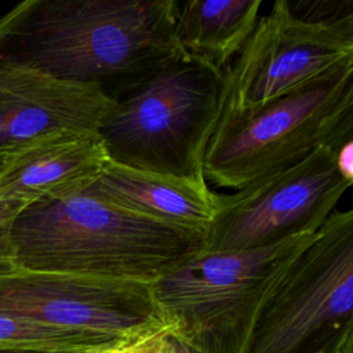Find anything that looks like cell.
I'll list each match as a JSON object with an SVG mask.
<instances>
[{
  "label": "cell",
  "mask_w": 353,
  "mask_h": 353,
  "mask_svg": "<svg viewBox=\"0 0 353 353\" xmlns=\"http://www.w3.org/2000/svg\"><path fill=\"white\" fill-rule=\"evenodd\" d=\"M176 0H25L0 18V61L116 101L182 48Z\"/></svg>",
  "instance_id": "obj_1"
},
{
  "label": "cell",
  "mask_w": 353,
  "mask_h": 353,
  "mask_svg": "<svg viewBox=\"0 0 353 353\" xmlns=\"http://www.w3.org/2000/svg\"><path fill=\"white\" fill-rule=\"evenodd\" d=\"M17 269L152 283L201 251L205 234L138 215L83 189L39 199L10 221Z\"/></svg>",
  "instance_id": "obj_2"
},
{
  "label": "cell",
  "mask_w": 353,
  "mask_h": 353,
  "mask_svg": "<svg viewBox=\"0 0 353 353\" xmlns=\"http://www.w3.org/2000/svg\"><path fill=\"white\" fill-rule=\"evenodd\" d=\"M223 97L225 73L181 50L119 97L95 132L116 164L205 181Z\"/></svg>",
  "instance_id": "obj_3"
},
{
  "label": "cell",
  "mask_w": 353,
  "mask_h": 353,
  "mask_svg": "<svg viewBox=\"0 0 353 353\" xmlns=\"http://www.w3.org/2000/svg\"><path fill=\"white\" fill-rule=\"evenodd\" d=\"M245 353H353L352 210H335L269 285Z\"/></svg>",
  "instance_id": "obj_4"
},
{
  "label": "cell",
  "mask_w": 353,
  "mask_h": 353,
  "mask_svg": "<svg viewBox=\"0 0 353 353\" xmlns=\"http://www.w3.org/2000/svg\"><path fill=\"white\" fill-rule=\"evenodd\" d=\"M353 69L350 0H279L259 15L225 72L219 119L244 117L328 76Z\"/></svg>",
  "instance_id": "obj_5"
},
{
  "label": "cell",
  "mask_w": 353,
  "mask_h": 353,
  "mask_svg": "<svg viewBox=\"0 0 353 353\" xmlns=\"http://www.w3.org/2000/svg\"><path fill=\"white\" fill-rule=\"evenodd\" d=\"M314 234L181 261L150 283L165 327L199 353H245L266 290Z\"/></svg>",
  "instance_id": "obj_6"
},
{
  "label": "cell",
  "mask_w": 353,
  "mask_h": 353,
  "mask_svg": "<svg viewBox=\"0 0 353 353\" xmlns=\"http://www.w3.org/2000/svg\"><path fill=\"white\" fill-rule=\"evenodd\" d=\"M353 135V69L328 76L259 112L219 119L204 156V176L241 190L294 167L314 150H342Z\"/></svg>",
  "instance_id": "obj_7"
},
{
  "label": "cell",
  "mask_w": 353,
  "mask_h": 353,
  "mask_svg": "<svg viewBox=\"0 0 353 353\" xmlns=\"http://www.w3.org/2000/svg\"><path fill=\"white\" fill-rule=\"evenodd\" d=\"M352 182V145L319 148L294 167L219 194L203 250L244 251L313 234Z\"/></svg>",
  "instance_id": "obj_8"
},
{
  "label": "cell",
  "mask_w": 353,
  "mask_h": 353,
  "mask_svg": "<svg viewBox=\"0 0 353 353\" xmlns=\"http://www.w3.org/2000/svg\"><path fill=\"white\" fill-rule=\"evenodd\" d=\"M0 313L132 347L167 328L146 281L15 269L0 277Z\"/></svg>",
  "instance_id": "obj_9"
},
{
  "label": "cell",
  "mask_w": 353,
  "mask_h": 353,
  "mask_svg": "<svg viewBox=\"0 0 353 353\" xmlns=\"http://www.w3.org/2000/svg\"><path fill=\"white\" fill-rule=\"evenodd\" d=\"M113 103L97 85L0 61V154L55 132H95Z\"/></svg>",
  "instance_id": "obj_10"
},
{
  "label": "cell",
  "mask_w": 353,
  "mask_h": 353,
  "mask_svg": "<svg viewBox=\"0 0 353 353\" xmlns=\"http://www.w3.org/2000/svg\"><path fill=\"white\" fill-rule=\"evenodd\" d=\"M109 161L97 132H55L3 154L0 199L19 208L83 189Z\"/></svg>",
  "instance_id": "obj_11"
},
{
  "label": "cell",
  "mask_w": 353,
  "mask_h": 353,
  "mask_svg": "<svg viewBox=\"0 0 353 353\" xmlns=\"http://www.w3.org/2000/svg\"><path fill=\"white\" fill-rule=\"evenodd\" d=\"M83 192L130 212L205 236L219 203V194L207 181L141 171L110 160Z\"/></svg>",
  "instance_id": "obj_12"
},
{
  "label": "cell",
  "mask_w": 353,
  "mask_h": 353,
  "mask_svg": "<svg viewBox=\"0 0 353 353\" xmlns=\"http://www.w3.org/2000/svg\"><path fill=\"white\" fill-rule=\"evenodd\" d=\"M262 0L178 1L181 48L225 73L254 32Z\"/></svg>",
  "instance_id": "obj_13"
},
{
  "label": "cell",
  "mask_w": 353,
  "mask_h": 353,
  "mask_svg": "<svg viewBox=\"0 0 353 353\" xmlns=\"http://www.w3.org/2000/svg\"><path fill=\"white\" fill-rule=\"evenodd\" d=\"M121 347L119 343L99 336L0 313V352L110 353Z\"/></svg>",
  "instance_id": "obj_14"
},
{
  "label": "cell",
  "mask_w": 353,
  "mask_h": 353,
  "mask_svg": "<svg viewBox=\"0 0 353 353\" xmlns=\"http://www.w3.org/2000/svg\"><path fill=\"white\" fill-rule=\"evenodd\" d=\"M132 349L135 353H199L168 328L142 339Z\"/></svg>",
  "instance_id": "obj_15"
},
{
  "label": "cell",
  "mask_w": 353,
  "mask_h": 353,
  "mask_svg": "<svg viewBox=\"0 0 353 353\" xmlns=\"http://www.w3.org/2000/svg\"><path fill=\"white\" fill-rule=\"evenodd\" d=\"M18 210V205L0 199V277L12 273L17 269L8 243V226Z\"/></svg>",
  "instance_id": "obj_16"
},
{
  "label": "cell",
  "mask_w": 353,
  "mask_h": 353,
  "mask_svg": "<svg viewBox=\"0 0 353 353\" xmlns=\"http://www.w3.org/2000/svg\"><path fill=\"white\" fill-rule=\"evenodd\" d=\"M110 353H135V350L132 347H121V349H116Z\"/></svg>",
  "instance_id": "obj_17"
},
{
  "label": "cell",
  "mask_w": 353,
  "mask_h": 353,
  "mask_svg": "<svg viewBox=\"0 0 353 353\" xmlns=\"http://www.w3.org/2000/svg\"><path fill=\"white\" fill-rule=\"evenodd\" d=\"M1 163H3V154H0V167H1Z\"/></svg>",
  "instance_id": "obj_18"
},
{
  "label": "cell",
  "mask_w": 353,
  "mask_h": 353,
  "mask_svg": "<svg viewBox=\"0 0 353 353\" xmlns=\"http://www.w3.org/2000/svg\"><path fill=\"white\" fill-rule=\"evenodd\" d=\"M0 353H11V352H0Z\"/></svg>",
  "instance_id": "obj_19"
}]
</instances>
